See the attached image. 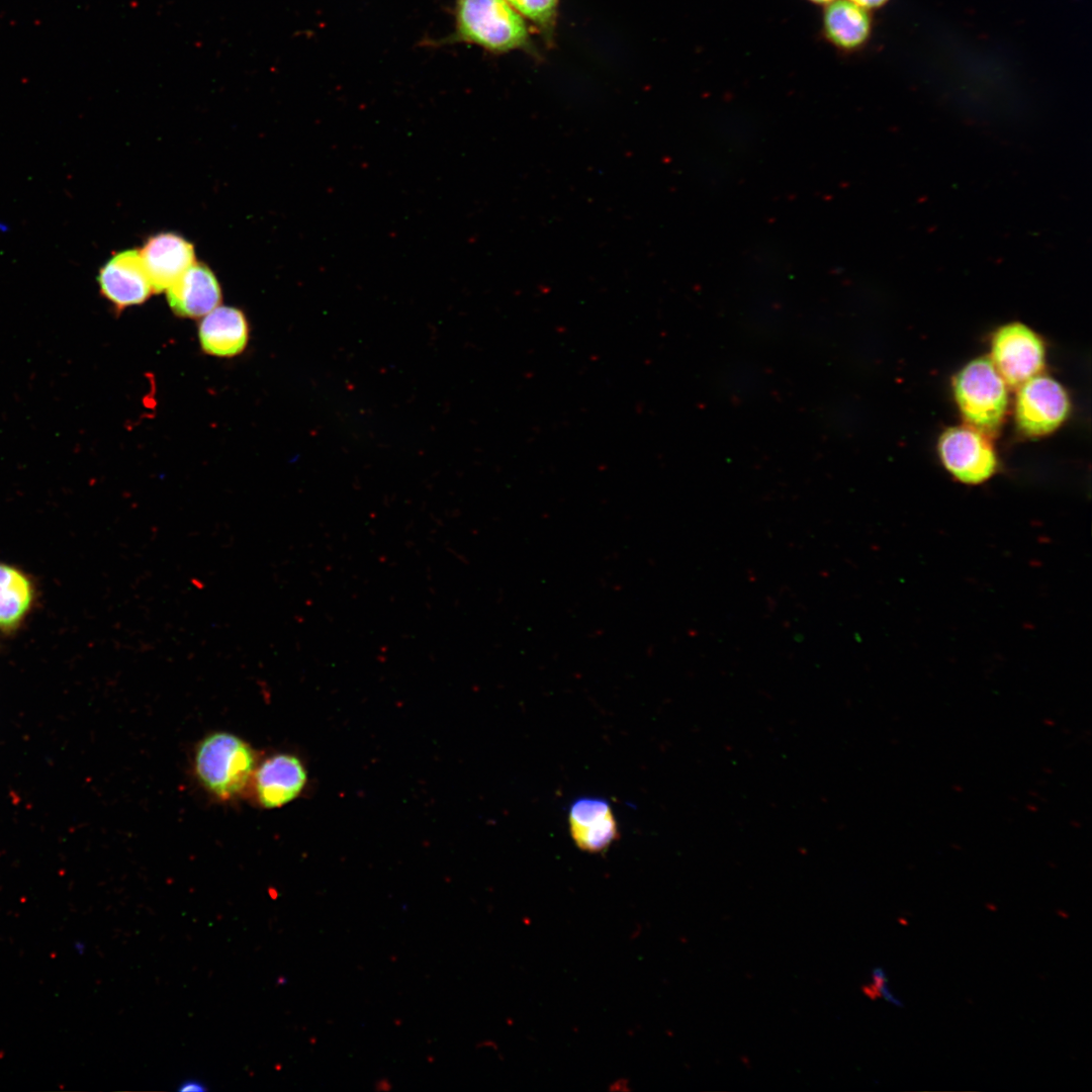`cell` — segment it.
Here are the masks:
<instances>
[{
  "mask_svg": "<svg viewBox=\"0 0 1092 1092\" xmlns=\"http://www.w3.org/2000/svg\"><path fill=\"white\" fill-rule=\"evenodd\" d=\"M453 16V30L428 46L467 43L493 55L534 51L529 25L506 0H454Z\"/></svg>",
  "mask_w": 1092,
  "mask_h": 1092,
  "instance_id": "obj_1",
  "label": "cell"
},
{
  "mask_svg": "<svg viewBox=\"0 0 1092 1092\" xmlns=\"http://www.w3.org/2000/svg\"><path fill=\"white\" fill-rule=\"evenodd\" d=\"M255 768L254 750L236 734L213 732L195 747V776L200 785L219 800L228 801L241 795Z\"/></svg>",
  "mask_w": 1092,
  "mask_h": 1092,
  "instance_id": "obj_2",
  "label": "cell"
},
{
  "mask_svg": "<svg viewBox=\"0 0 1092 1092\" xmlns=\"http://www.w3.org/2000/svg\"><path fill=\"white\" fill-rule=\"evenodd\" d=\"M954 398L964 419L983 433L995 431L1008 404L1006 383L991 359L977 358L954 377Z\"/></svg>",
  "mask_w": 1092,
  "mask_h": 1092,
  "instance_id": "obj_3",
  "label": "cell"
},
{
  "mask_svg": "<svg viewBox=\"0 0 1092 1092\" xmlns=\"http://www.w3.org/2000/svg\"><path fill=\"white\" fill-rule=\"evenodd\" d=\"M938 450L947 471L965 484H980L996 471L997 459L990 441L973 427L945 430Z\"/></svg>",
  "mask_w": 1092,
  "mask_h": 1092,
  "instance_id": "obj_4",
  "label": "cell"
},
{
  "mask_svg": "<svg viewBox=\"0 0 1092 1092\" xmlns=\"http://www.w3.org/2000/svg\"><path fill=\"white\" fill-rule=\"evenodd\" d=\"M1069 407L1067 392L1059 382L1035 375L1020 385L1015 419L1025 435L1042 436L1055 431L1065 421Z\"/></svg>",
  "mask_w": 1092,
  "mask_h": 1092,
  "instance_id": "obj_5",
  "label": "cell"
},
{
  "mask_svg": "<svg viewBox=\"0 0 1092 1092\" xmlns=\"http://www.w3.org/2000/svg\"><path fill=\"white\" fill-rule=\"evenodd\" d=\"M991 361L1007 385L1020 386L1042 369V342L1022 324L1006 325L993 338Z\"/></svg>",
  "mask_w": 1092,
  "mask_h": 1092,
  "instance_id": "obj_6",
  "label": "cell"
},
{
  "mask_svg": "<svg viewBox=\"0 0 1092 1092\" xmlns=\"http://www.w3.org/2000/svg\"><path fill=\"white\" fill-rule=\"evenodd\" d=\"M252 779L259 805L265 809H278L306 791L308 770L297 754L281 751L262 760Z\"/></svg>",
  "mask_w": 1092,
  "mask_h": 1092,
  "instance_id": "obj_7",
  "label": "cell"
},
{
  "mask_svg": "<svg viewBox=\"0 0 1092 1092\" xmlns=\"http://www.w3.org/2000/svg\"><path fill=\"white\" fill-rule=\"evenodd\" d=\"M97 282L101 294L118 310L143 303L153 292L136 250L110 258L99 270Z\"/></svg>",
  "mask_w": 1092,
  "mask_h": 1092,
  "instance_id": "obj_8",
  "label": "cell"
},
{
  "mask_svg": "<svg viewBox=\"0 0 1092 1092\" xmlns=\"http://www.w3.org/2000/svg\"><path fill=\"white\" fill-rule=\"evenodd\" d=\"M139 252L155 292L167 290L195 262L192 244L172 233L149 238Z\"/></svg>",
  "mask_w": 1092,
  "mask_h": 1092,
  "instance_id": "obj_9",
  "label": "cell"
},
{
  "mask_svg": "<svg viewBox=\"0 0 1092 1092\" xmlns=\"http://www.w3.org/2000/svg\"><path fill=\"white\" fill-rule=\"evenodd\" d=\"M570 835L578 848L596 853L606 850L618 837V825L609 802L581 797L568 810Z\"/></svg>",
  "mask_w": 1092,
  "mask_h": 1092,
  "instance_id": "obj_10",
  "label": "cell"
},
{
  "mask_svg": "<svg viewBox=\"0 0 1092 1092\" xmlns=\"http://www.w3.org/2000/svg\"><path fill=\"white\" fill-rule=\"evenodd\" d=\"M166 291L171 309L183 317L203 316L221 301L220 286L202 263L194 262Z\"/></svg>",
  "mask_w": 1092,
  "mask_h": 1092,
  "instance_id": "obj_11",
  "label": "cell"
},
{
  "mask_svg": "<svg viewBox=\"0 0 1092 1092\" xmlns=\"http://www.w3.org/2000/svg\"><path fill=\"white\" fill-rule=\"evenodd\" d=\"M204 352L212 356L232 357L240 354L249 340L245 314L231 306H216L204 315L198 329Z\"/></svg>",
  "mask_w": 1092,
  "mask_h": 1092,
  "instance_id": "obj_12",
  "label": "cell"
},
{
  "mask_svg": "<svg viewBox=\"0 0 1092 1092\" xmlns=\"http://www.w3.org/2000/svg\"><path fill=\"white\" fill-rule=\"evenodd\" d=\"M824 30L836 47L851 50L860 47L871 32V18L866 9L848 0L830 2L824 12Z\"/></svg>",
  "mask_w": 1092,
  "mask_h": 1092,
  "instance_id": "obj_13",
  "label": "cell"
},
{
  "mask_svg": "<svg viewBox=\"0 0 1092 1092\" xmlns=\"http://www.w3.org/2000/svg\"><path fill=\"white\" fill-rule=\"evenodd\" d=\"M31 601L28 578L18 569L0 563V628L11 629L19 624Z\"/></svg>",
  "mask_w": 1092,
  "mask_h": 1092,
  "instance_id": "obj_14",
  "label": "cell"
},
{
  "mask_svg": "<svg viewBox=\"0 0 1092 1092\" xmlns=\"http://www.w3.org/2000/svg\"><path fill=\"white\" fill-rule=\"evenodd\" d=\"M518 13L528 19L551 41L554 35L559 0H506Z\"/></svg>",
  "mask_w": 1092,
  "mask_h": 1092,
  "instance_id": "obj_15",
  "label": "cell"
},
{
  "mask_svg": "<svg viewBox=\"0 0 1092 1092\" xmlns=\"http://www.w3.org/2000/svg\"><path fill=\"white\" fill-rule=\"evenodd\" d=\"M864 993L866 995L872 997V999H876L878 996H880L897 1007L903 1006L902 1002L897 999L889 989L887 977L882 968H876L873 970V984L872 986L866 987Z\"/></svg>",
  "mask_w": 1092,
  "mask_h": 1092,
  "instance_id": "obj_16",
  "label": "cell"
},
{
  "mask_svg": "<svg viewBox=\"0 0 1092 1092\" xmlns=\"http://www.w3.org/2000/svg\"><path fill=\"white\" fill-rule=\"evenodd\" d=\"M177 1090L180 1092H205L208 1090V1088L203 1082L197 1079H187L180 1083V1086L177 1088Z\"/></svg>",
  "mask_w": 1092,
  "mask_h": 1092,
  "instance_id": "obj_17",
  "label": "cell"
},
{
  "mask_svg": "<svg viewBox=\"0 0 1092 1092\" xmlns=\"http://www.w3.org/2000/svg\"><path fill=\"white\" fill-rule=\"evenodd\" d=\"M848 1L854 3L855 5L863 8V9H869V8L881 7L884 4H886L889 0H848Z\"/></svg>",
  "mask_w": 1092,
  "mask_h": 1092,
  "instance_id": "obj_18",
  "label": "cell"
},
{
  "mask_svg": "<svg viewBox=\"0 0 1092 1092\" xmlns=\"http://www.w3.org/2000/svg\"><path fill=\"white\" fill-rule=\"evenodd\" d=\"M74 948L78 951L79 954H83L85 951V944L82 941H76L74 943Z\"/></svg>",
  "mask_w": 1092,
  "mask_h": 1092,
  "instance_id": "obj_19",
  "label": "cell"
},
{
  "mask_svg": "<svg viewBox=\"0 0 1092 1092\" xmlns=\"http://www.w3.org/2000/svg\"><path fill=\"white\" fill-rule=\"evenodd\" d=\"M809 1H812V2L818 3V4H829L830 2H832L834 0H809Z\"/></svg>",
  "mask_w": 1092,
  "mask_h": 1092,
  "instance_id": "obj_20",
  "label": "cell"
}]
</instances>
